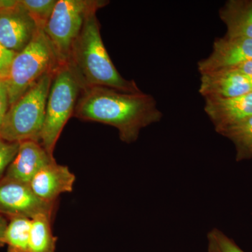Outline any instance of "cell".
<instances>
[{"label": "cell", "instance_id": "cell-1", "mask_svg": "<svg viewBox=\"0 0 252 252\" xmlns=\"http://www.w3.org/2000/svg\"><path fill=\"white\" fill-rule=\"evenodd\" d=\"M73 116L112 126L123 142L130 144L137 140L142 128L160 122L162 113L151 94L95 86L81 91Z\"/></svg>", "mask_w": 252, "mask_h": 252}, {"label": "cell", "instance_id": "cell-2", "mask_svg": "<svg viewBox=\"0 0 252 252\" xmlns=\"http://www.w3.org/2000/svg\"><path fill=\"white\" fill-rule=\"evenodd\" d=\"M66 64L82 90L105 86L124 92H141L135 81L124 79L113 64L104 47L96 12L86 18Z\"/></svg>", "mask_w": 252, "mask_h": 252}, {"label": "cell", "instance_id": "cell-3", "mask_svg": "<svg viewBox=\"0 0 252 252\" xmlns=\"http://www.w3.org/2000/svg\"><path fill=\"white\" fill-rule=\"evenodd\" d=\"M56 72L48 73L41 77L9 106L1 126V140L11 143L27 140L40 143L46 101Z\"/></svg>", "mask_w": 252, "mask_h": 252}, {"label": "cell", "instance_id": "cell-4", "mask_svg": "<svg viewBox=\"0 0 252 252\" xmlns=\"http://www.w3.org/2000/svg\"><path fill=\"white\" fill-rule=\"evenodd\" d=\"M60 66L44 31L38 29L30 44L14 56L4 78L9 106L46 74Z\"/></svg>", "mask_w": 252, "mask_h": 252}, {"label": "cell", "instance_id": "cell-5", "mask_svg": "<svg viewBox=\"0 0 252 252\" xmlns=\"http://www.w3.org/2000/svg\"><path fill=\"white\" fill-rule=\"evenodd\" d=\"M81 91L67 64L60 65L48 94L40 137L41 145L51 157L64 126L74 115Z\"/></svg>", "mask_w": 252, "mask_h": 252}, {"label": "cell", "instance_id": "cell-6", "mask_svg": "<svg viewBox=\"0 0 252 252\" xmlns=\"http://www.w3.org/2000/svg\"><path fill=\"white\" fill-rule=\"evenodd\" d=\"M102 0H58L44 32L60 65L65 64L73 42L91 14L108 4Z\"/></svg>", "mask_w": 252, "mask_h": 252}, {"label": "cell", "instance_id": "cell-7", "mask_svg": "<svg viewBox=\"0 0 252 252\" xmlns=\"http://www.w3.org/2000/svg\"><path fill=\"white\" fill-rule=\"evenodd\" d=\"M55 205L36 196L28 184L6 178L0 181V215L30 220L39 215L52 216Z\"/></svg>", "mask_w": 252, "mask_h": 252}, {"label": "cell", "instance_id": "cell-8", "mask_svg": "<svg viewBox=\"0 0 252 252\" xmlns=\"http://www.w3.org/2000/svg\"><path fill=\"white\" fill-rule=\"evenodd\" d=\"M38 31L35 23L18 0L0 10V43L18 54L30 44Z\"/></svg>", "mask_w": 252, "mask_h": 252}, {"label": "cell", "instance_id": "cell-9", "mask_svg": "<svg viewBox=\"0 0 252 252\" xmlns=\"http://www.w3.org/2000/svg\"><path fill=\"white\" fill-rule=\"evenodd\" d=\"M252 60V39L223 36L214 41L211 54L198 63L200 74L235 67Z\"/></svg>", "mask_w": 252, "mask_h": 252}, {"label": "cell", "instance_id": "cell-10", "mask_svg": "<svg viewBox=\"0 0 252 252\" xmlns=\"http://www.w3.org/2000/svg\"><path fill=\"white\" fill-rule=\"evenodd\" d=\"M200 75L199 93L205 98H233L252 92V79L233 69Z\"/></svg>", "mask_w": 252, "mask_h": 252}, {"label": "cell", "instance_id": "cell-11", "mask_svg": "<svg viewBox=\"0 0 252 252\" xmlns=\"http://www.w3.org/2000/svg\"><path fill=\"white\" fill-rule=\"evenodd\" d=\"M54 161V157L39 142H20L17 154L8 167L4 178L29 185L38 172Z\"/></svg>", "mask_w": 252, "mask_h": 252}, {"label": "cell", "instance_id": "cell-12", "mask_svg": "<svg viewBox=\"0 0 252 252\" xmlns=\"http://www.w3.org/2000/svg\"><path fill=\"white\" fill-rule=\"evenodd\" d=\"M205 112L217 132L252 117V92L233 98H205Z\"/></svg>", "mask_w": 252, "mask_h": 252}, {"label": "cell", "instance_id": "cell-13", "mask_svg": "<svg viewBox=\"0 0 252 252\" xmlns=\"http://www.w3.org/2000/svg\"><path fill=\"white\" fill-rule=\"evenodd\" d=\"M75 180L69 167L54 161L38 172L29 185L36 196L56 203L61 194L72 191Z\"/></svg>", "mask_w": 252, "mask_h": 252}, {"label": "cell", "instance_id": "cell-14", "mask_svg": "<svg viewBox=\"0 0 252 252\" xmlns=\"http://www.w3.org/2000/svg\"><path fill=\"white\" fill-rule=\"evenodd\" d=\"M219 15L226 26L225 36L252 39V0H228Z\"/></svg>", "mask_w": 252, "mask_h": 252}, {"label": "cell", "instance_id": "cell-15", "mask_svg": "<svg viewBox=\"0 0 252 252\" xmlns=\"http://www.w3.org/2000/svg\"><path fill=\"white\" fill-rule=\"evenodd\" d=\"M51 217L39 215L31 220L30 252H55L57 238L51 229Z\"/></svg>", "mask_w": 252, "mask_h": 252}, {"label": "cell", "instance_id": "cell-16", "mask_svg": "<svg viewBox=\"0 0 252 252\" xmlns=\"http://www.w3.org/2000/svg\"><path fill=\"white\" fill-rule=\"evenodd\" d=\"M229 139L235 145L236 161L252 158V117L218 132Z\"/></svg>", "mask_w": 252, "mask_h": 252}, {"label": "cell", "instance_id": "cell-17", "mask_svg": "<svg viewBox=\"0 0 252 252\" xmlns=\"http://www.w3.org/2000/svg\"><path fill=\"white\" fill-rule=\"evenodd\" d=\"M31 220L13 217L5 232L4 245L8 252H30L29 240Z\"/></svg>", "mask_w": 252, "mask_h": 252}, {"label": "cell", "instance_id": "cell-18", "mask_svg": "<svg viewBox=\"0 0 252 252\" xmlns=\"http://www.w3.org/2000/svg\"><path fill=\"white\" fill-rule=\"evenodd\" d=\"M58 0H20V2L35 23L39 30L44 31Z\"/></svg>", "mask_w": 252, "mask_h": 252}, {"label": "cell", "instance_id": "cell-19", "mask_svg": "<svg viewBox=\"0 0 252 252\" xmlns=\"http://www.w3.org/2000/svg\"><path fill=\"white\" fill-rule=\"evenodd\" d=\"M208 252H245L236 243L217 228L207 233Z\"/></svg>", "mask_w": 252, "mask_h": 252}, {"label": "cell", "instance_id": "cell-20", "mask_svg": "<svg viewBox=\"0 0 252 252\" xmlns=\"http://www.w3.org/2000/svg\"><path fill=\"white\" fill-rule=\"evenodd\" d=\"M19 144L0 140V178L17 154Z\"/></svg>", "mask_w": 252, "mask_h": 252}, {"label": "cell", "instance_id": "cell-21", "mask_svg": "<svg viewBox=\"0 0 252 252\" xmlns=\"http://www.w3.org/2000/svg\"><path fill=\"white\" fill-rule=\"evenodd\" d=\"M9 107V96H8L7 89L4 79L0 81V140L1 139V129L3 122L8 109Z\"/></svg>", "mask_w": 252, "mask_h": 252}, {"label": "cell", "instance_id": "cell-22", "mask_svg": "<svg viewBox=\"0 0 252 252\" xmlns=\"http://www.w3.org/2000/svg\"><path fill=\"white\" fill-rule=\"evenodd\" d=\"M16 53L6 49L0 43V74L6 76Z\"/></svg>", "mask_w": 252, "mask_h": 252}, {"label": "cell", "instance_id": "cell-23", "mask_svg": "<svg viewBox=\"0 0 252 252\" xmlns=\"http://www.w3.org/2000/svg\"><path fill=\"white\" fill-rule=\"evenodd\" d=\"M228 69H233L238 72L248 76V77L252 79V60L244 62L242 64H238L235 67L228 68Z\"/></svg>", "mask_w": 252, "mask_h": 252}, {"label": "cell", "instance_id": "cell-24", "mask_svg": "<svg viewBox=\"0 0 252 252\" xmlns=\"http://www.w3.org/2000/svg\"><path fill=\"white\" fill-rule=\"evenodd\" d=\"M8 223L4 217L0 215V246L4 245L5 232L7 228Z\"/></svg>", "mask_w": 252, "mask_h": 252}, {"label": "cell", "instance_id": "cell-25", "mask_svg": "<svg viewBox=\"0 0 252 252\" xmlns=\"http://www.w3.org/2000/svg\"><path fill=\"white\" fill-rule=\"evenodd\" d=\"M18 0H0V10L14 6Z\"/></svg>", "mask_w": 252, "mask_h": 252}, {"label": "cell", "instance_id": "cell-26", "mask_svg": "<svg viewBox=\"0 0 252 252\" xmlns=\"http://www.w3.org/2000/svg\"><path fill=\"white\" fill-rule=\"evenodd\" d=\"M4 75H2V74H0V81L3 80V79H4Z\"/></svg>", "mask_w": 252, "mask_h": 252}]
</instances>
